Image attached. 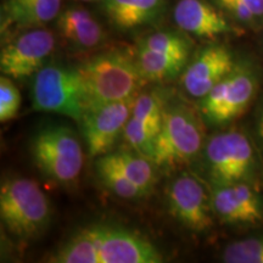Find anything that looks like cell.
I'll use <instances>...</instances> for the list:
<instances>
[{
  "label": "cell",
  "instance_id": "6da1fadb",
  "mask_svg": "<svg viewBox=\"0 0 263 263\" xmlns=\"http://www.w3.org/2000/svg\"><path fill=\"white\" fill-rule=\"evenodd\" d=\"M51 263H160L163 256L153 242L124 227L95 222L72 233L55 252Z\"/></svg>",
  "mask_w": 263,
  "mask_h": 263
},
{
  "label": "cell",
  "instance_id": "7a4b0ae2",
  "mask_svg": "<svg viewBox=\"0 0 263 263\" xmlns=\"http://www.w3.org/2000/svg\"><path fill=\"white\" fill-rule=\"evenodd\" d=\"M87 108L137 97L145 80L136 55L122 49L103 51L76 66Z\"/></svg>",
  "mask_w": 263,
  "mask_h": 263
},
{
  "label": "cell",
  "instance_id": "3957f363",
  "mask_svg": "<svg viewBox=\"0 0 263 263\" xmlns=\"http://www.w3.org/2000/svg\"><path fill=\"white\" fill-rule=\"evenodd\" d=\"M203 168L211 185L250 183L258 186L261 163L255 144L239 129L217 133L206 140Z\"/></svg>",
  "mask_w": 263,
  "mask_h": 263
},
{
  "label": "cell",
  "instance_id": "277c9868",
  "mask_svg": "<svg viewBox=\"0 0 263 263\" xmlns=\"http://www.w3.org/2000/svg\"><path fill=\"white\" fill-rule=\"evenodd\" d=\"M0 218L10 234L27 241L48 228L51 206L37 182L12 177L3 180L0 186Z\"/></svg>",
  "mask_w": 263,
  "mask_h": 263
},
{
  "label": "cell",
  "instance_id": "5b68a950",
  "mask_svg": "<svg viewBox=\"0 0 263 263\" xmlns=\"http://www.w3.org/2000/svg\"><path fill=\"white\" fill-rule=\"evenodd\" d=\"M31 155L43 176L61 186L73 185L83 168L80 138L64 123H49L39 128L31 140Z\"/></svg>",
  "mask_w": 263,
  "mask_h": 263
},
{
  "label": "cell",
  "instance_id": "8992f818",
  "mask_svg": "<svg viewBox=\"0 0 263 263\" xmlns=\"http://www.w3.org/2000/svg\"><path fill=\"white\" fill-rule=\"evenodd\" d=\"M205 143L201 118L188 105L168 100L151 161L160 168H179L192 163Z\"/></svg>",
  "mask_w": 263,
  "mask_h": 263
},
{
  "label": "cell",
  "instance_id": "52a82bcc",
  "mask_svg": "<svg viewBox=\"0 0 263 263\" xmlns=\"http://www.w3.org/2000/svg\"><path fill=\"white\" fill-rule=\"evenodd\" d=\"M258 72L250 61L238 60L233 71L206 97L200 99L199 112L210 126H228L248 110L258 90Z\"/></svg>",
  "mask_w": 263,
  "mask_h": 263
},
{
  "label": "cell",
  "instance_id": "ba28073f",
  "mask_svg": "<svg viewBox=\"0 0 263 263\" xmlns=\"http://www.w3.org/2000/svg\"><path fill=\"white\" fill-rule=\"evenodd\" d=\"M31 103L33 110L59 114L80 123L87 105L77 68L43 66L33 78Z\"/></svg>",
  "mask_w": 263,
  "mask_h": 263
},
{
  "label": "cell",
  "instance_id": "9c48e42d",
  "mask_svg": "<svg viewBox=\"0 0 263 263\" xmlns=\"http://www.w3.org/2000/svg\"><path fill=\"white\" fill-rule=\"evenodd\" d=\"M192 49V41L186 33L180 29H161L141 38L134 55L144 80L161 83L183 73Z\"/></svg>",
  "mask_w": 263,
  "mask_h": 263
},
{
  "label": "cell",
  "instance_id": "30bf717a",
  "mask_svg": "<svg viewBox=\"0 0 263 263\" xmlns=\"http://www.w3.org/2000/svg\"><path fill=\"white\" fill-rule=\"evenodd\" d=\"M166 202L171 216L194 233H205L213 226L211 192L192 173L177 174L166 188Z\"/></svg>",
  "mask_w": 263,
  "mask_h": 263
},
{
  "label": "cell",
  "instance_id": "8fae6325",
  "mask_svg": "<svg viewBox=\"0 0 263 263\" xmlns=\"http://www.w3.org/2000/svg\"><path fill=\"white\" fill-rule=\"evenodd\" d=\"M57 45L54 33L44 27L26 29L10 41L0 52V71L12 80L35 74Z\"/></svg>",
  "mask_w": 263,
  "mask_h": 263
},
{
  "label": "cell",
  "instance_id": "7c38bea8",
  "mask_svg": "<svg viewBox=\"0 0 263 263\" xmlns=\"http://www.w3.org/2000/svg\"><path fill=\"white\" fill-rule=\"evenodd\" d=\"M136 98L97 105L85 110L80 124L89 157L98 159L111 153L117 140L123 136Z\"/></svg>",
  "mask_w": 263,
  "mask_h": 263
},
{
  "label": "cell",
  "instance_id": "4fadbf2b",
  "mask_svg": "<svg viewBox=\"0 0 263 263\" xmlns=\"http://www.w3.org/2000/svg\"><path fill=\"white\" fill-rule=\"evenodd\" d=\"M168 99L161 90H150L137 95L130 117L123 130V139L130 150L153 159Z\"/></svg>",
  "mask_w": 263,
  "mask_h": 263
},
{
  "label": "cell",
  "instance_id": "5bb4252c",
  "mask_svg": "<svg viewBox=\"0 0 263 263\" xmlns=\"http://www.w3.org/2000/svg\"><path fill=\"white\" fill-rule=\"evenodd\" d=\"M238 59L221 43H211L200 49L184 68L180 83L192 98L202 99L235 67Z\"/></svg>",
  "mask_w": 263,
  "mask_h": 263
},
{
  "label": "cell",
  "instance_id": "9a60e30c",
  "mask_svg": "<svg viewBox=\"0 0 263 263\" xmlns=\"http://www.w3.org/2000/svg\"><path fill=\"white\" fill-rule=\"evenodd\" d=\"M216 218L228 226H257L263 223V195L250 183L211 185Z\"/></svg>",
  "mask_w": 263,
  "mask_h": 263
},
{
  "label": "cell",
  "instance_id": "2e32d148",
  "mask_svg": "<svg viewBox=\"0 0 263 263\" xmlns=\"http://www.w3.org/2000/svg\"><path fill=\"white\" fill-rule=\"evenodd\" d=\"M173 21L188 35L211 42L244 32L210 0H178L173 8Z\"/></svg>",
  "mask_w": 263,
  "mask_h": 263
},
{
  "label": "cell",
  "instance_id": "e0dca14e",
  "mask_svg": "<svg viewBox=\"0 0 263 263\" xmlns=\"http://www.w3.org/2000/svg\"><path fill=\"white\" fill-rule=\"evenodd\" d=\"M101 11L120 32H130L157 24L167 10V0H103Z\"/></svg>",
  "mask_w": 263,
  "mask_h": 263
},
{
  "label": "cell",
  "instance_id": "ac0fdd59",
  "mask_svg": "<svg viewBox=\"0 0 263 263\" xmlns=\"http://www.w3.org/2000/svg\"><path fill=\"white\" fill-rule=\"evenodd\" d=\"M62 0H4L0 16L2 35L43 27L58 18Z\"/></svg>",
  "mask_w": 263,
  "mask_h": 263
},
{
  "label": "cell",
  "instance_id": "d6986e66",
  "mask_svg": "<svg viewBox=\"0 0 263 263\" xmlns=\"http://www.w3.org/2000/svg\"><path fill=\"white\" fill-rule=\"evenodd\" d=\"M60 35L73 49L91 50L105 41V31L97 17L83 6H68L57 18Z\"/></svg>",
  "mask_w": 263,
  "mask_h": 263
},
{
  "label": "cell",
  "instance_id": "ffe728a7",
  "mask_svg": "<svg viewBox=\"0 0 263 263\" xmlns=\"http://www.w3.org/2000/svg\"><path fill=\"white\" fill-rule=\"evenodd\" d=\"M106 155L124 174V177L136 184L145 196L153 190L156 183V164L150 159L133 150L111 151Z\"/></svg>",
  "mask_w": 263,
  "mask_h": 263
},
{
  "label": "cell",
  "instance_id": "44dd1931",
  "mask_svg": "<svg viewBox=\"0 0 263 263\" xmlns=\"http://www.w3.org/2000/svg\"><path fill=\"white\" fill-rule=\"evenodd\" d=\"M210 2L244 31L263 27V0H210Z\"/></svg>",
  "mask_w": 263,
  "mask_h": 263
},
{
  "label": "cell",
  "instance_id": "7402d4cb",
  "mask_svg": "<svg viewBox=\"0 0 263 263\" xmlns=\"http://www.w3.org/2000/svg\"><path fill=\"white\" fill-rule=\"evenodd\" d=\"M98 178L115 195L124 200H138L145 196L136 184L124 177L107 155L98 157L95 162Z\"/></svg>",
  "mask_w": 263,
  "mask_h": 263
},
{
  "label": "cell",
  "instance_id": "603a6c76",
  "mask_svg": "<svg viewBox=\"0 0 263 263\" xmlns=\"http://www.w3.org/2000/svg\"><path fill=\"white\" fill-rule=\"evenodd\" d=\"M222 261L226 263H263V235L230 242L223 250Z\"/></svg>",
  "mask_w": 263,
  "mask_h": 263
},
{
  "label": "cell",
  "instance_id": "cb8c5ba5",
  "mask_svg": "<svg viewBox=\"0 0 263 263\" xmlns=\"http://www.w3.org/2000/svg\"><path fill=\"white\" fill-rule=\"evenodd\" d=\"M21 94L12 78L2 74L0 77V122H8L17 116L21 107Z\"/></svg>",
  "mask_w": 263,
  "mask_h": 263
},
{
  "label": "cell",
  "instance_id": "d4e9b609",
  "mask_svg": "<svg viewBox=\"0 0 263 263\" xmlns=\"http://www.w3.org/2000/svg\"><path fill=\"white\" fill-rule=\"evenodd\" d=\"M255 128H256V136H257L258 141H259V145H261V149L263 150V103L261 105V107L258 108L257 116H256Z\"/></svg>",
  "mask_w": 263,
  "mask_h": 263
},
{
  "label": "cell",
  "instance_id": "484cf974",
  "mask_svg": "<svg viewBox=\"0 0 263 263\" xmlns=\"http://www.w3.org/2000/svg\"><path fill=\"white\" fill-rule=\"evenodd\" d=\"M78 2H82V3H101L103 0H78Z\"/></svg>",
  "mask_w": 263,
  "mask_h": 263
}]
</instances>
